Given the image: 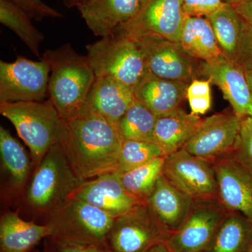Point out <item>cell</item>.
Segmentation results:
<instances>
[{"label":"cell","instance_id":"obj_1","mask_svg":"<svg viewBox=\"0 0 252 252\" xmlns=\"http://www.w3.org/2000/svg\"><path fill=\"white\" fill-rule=\"evenodd\" d=\"M123 142L117 124L88 114L68 122L61 144L73 171L86 181L117 172Z\"/></svg>","mask_w":252,"mask_h":252},{"label":"cell","instance_id":"obj_2","mask_svg":"<svg viewBox=\"0 0 252 252\" xmlns=\"http://www.w3.org/2000/svg\"><path fill=\"white\" fill-rule=\"evenodd\" d=\"M51 68L49 98L61 117L70 122L81 117L96 80L87 56L78 54L72 44L65 43L42 56Z\"/></svg>","mask_w":252,"mask_h":252},{"label":"cell","instance_id":"obj_3","mask_svg":"<svg viewBox=\"0 0 252 252\" xmlns=\"http://www.w3.org/2000/svg\"><path fill=\"white\" fill-rule=\"evenodd\" d=\"M0 114L14 125L28 146L34 170L48 151L67 137L68 122L49 98L39 102H0Z\"/></svg>","mask_w":252,"mask_h":252},{"label":"cell","instance_id":"obj_4","mask_svg":"<svg viewBox=\"0 0 252 252\" xmlns=\"http://www.w3.org/2000/svg\"><path fill=\"white\" fill-rule=\"evenodd\" d=\"M84 182L73 171L62 144H56L34 169L26 202L35 211L49 215L72 198Z\"/></svg>","mask_w":252,"mask_h":252},{"label":"cell","instance_id":"obj_5","mask_svg":"<svg viewBox=\"0 0 252 252\" xmlns=\"http://www.w3.org/2000/svg\"><path fill=\"white\" fill-rule=\"evenodd\" d=\"M96 77H107L135 91L148 74L147 63L132 38L109 36L86 46Z\"/></svg>","mask_w":252,"mask_h":252},{"label":"cell","instance_id":"obj_6","mask_svg":"<svg viewBox=\"0 0 252 252\" xmlns=\"http://www.w3.org/2000/svg\"><path fill=\"white\" fill-rule=\"evenodd\" d=\"M114 218L106 212L72 198L48 215L51 238L67 243L107 248V238Z\"/></svg>","mask_w":252,"mask_h":252},{"label":"cell","instance_id":"obj_7","mask_svg":"<svg viewBox=\"0 0 252 252\" xmlns=\"http://www.w3.org/2000/svg\"><path fill=\"white\" fill-rule=\"evenodd\" d=\"M170 235L148 203L143 202L114 219L107 235V248L110 252H144L166 242Z\"/></svg>","mask_w":252,"mask_h":252},{"label":"cell","instance_id":"obj_8","mask_svg":"<svg viewBox=\"0 0 252 252\" xmlns=\"http://www.w3.org/2000/svg\"><path fill=\"white\" fill-rule=\"evenodd\" d=\"M50 72L49 64L42 58L34 61L18 56L14 62L0 61V102L45 100Z\"/></svg>","mask_w":252,"mask_h":252},{"label":"cell","instance_id":"obj_9","mask_svg":"<svg viewBox=\"0 0 252 252\" xmlns=\"http://www.w3.org/2000/svg\"><path fill=\"white\" fill-rule=\"evenodd\" d=\"M163 175L194 201L219 200L212 162L184 149L165 157Z\"/></svg>","mask_w":252,"mask_h":252},{"label":"cell","instance_id":"obj_10","mask_svg":"<svg viewBox=\"0 0 252 252\" xmlns=\"http://www.w3.org/2000/svg\"><path fill=\"white\" fill-rule=\"evenodd\" d=\"M228 210L219 200L194 201L182 225L167 240L174 252H202L208 246Z\"/></svg>","mask_w":252,"mask_h":252},{"label":"cell","instance_id":"obj_11","mask_svg":"<svg viewBox=\"0 0 252 252\" xmlns=\"http://www.w3.org/2000/svg\"><path fill=\"white\" fill-rule=\"evenodd\" d=\"M185 16L182 0H147L140 12L112 36H156L180 44Z\"/></svg>","mask_w":252,"mask_h":252},{"label":"cell","instance_id":"obj_12","mask_svg":"<svg viewBox=\"0 0 252 252\" xmlns=\"http://www.w3.org/2000/svg\"><path fill=\"white\" fill-rule=\"evenodd\" d=\"M130 38L140 48L151 74L162 79L187 84H190L195 79L192 58L179 43L156 36Z\"/></svg>","mask_w":252,"mask_h":252},{"label":"cell","instance_id":"obj_13","mask_svg":"<svg viewBox=\"0 0 252 252\" xmlns=\"http://www.w3.org/2000/svg\"><path fill=\"white\" fill-rule=\"evenodd\" d=\"M240 122L241 119L234 114L220 113L207 117L182 149L211 162L228 155L238 141Z\"/></svg>","mask_w":252,"mask_h":252},{"label":"cell","instance_id":"obj_14","mask_svg":"<svg viewBox=\"0 0 252 252\" xmlns=\"http://www.w3.org/2000/svg\"><path fill=\"white\" fill-rule=\"evenodd\" d=\"M212 162L220 203L228 212L241 214L252 223V172L231 154Z\"/></svg>","mask_w":252,"mask_h":252},{"label":"cell","instance_id":"obj_15","mask_svg":"<svg viewBox=\"0 0 252 252\" xmlns=\"http://www.w3.org/2000/svg\"><path fill=\"white\" fill-rule=\"evenodd\" d=\"M200 72L220 88L235 116L241 119L252 118V94L240 65L222 56L212 62L202 63Z\"/></svg>","mask_w":252,"mask_h":252},{"label":"cell","instance_id":"obj_16","mask_svg":"<svg viewBox=\"0 0 252 252\" xmlns=\"http://www.w3.org/2000/svg\"><path fill=\"white\" fill-rule=\"evenodd\" d=\"M72 198L97 207L116 219L140 203L124 188L118 172L84 181Z\"/></svg>","mask_w":252,"mask_h":252},{"label":"cell","instance_id":"obj_17","mask_svg":"<svg viewBox=\"0 0 252 252\" xmlns=\"http://www.w3.org/2000/svg\"><path fill=\"white\" fill-rule=\"evenodd\" d=\"M147 0H86L77 8L94 35L112 36L137 16Z\"/></svg>","mask_w":252,"mask_h":252},{"label":"cell","instance_id":"obj_18","mask_svg":"<svg viewBox=\"0 0 252 252\" xmlns=\"http://www.w3.org/2000/svg\"><path fill=\"white\" fill-rule=\"evenodd\" d=\"M136 101L134 91L107 77H96L84 114H93L117 124Z\"/></svg>","mask_w":252,"mask_h":252},{"label":"cell","instance_id":"obj_19","mask_svg":"<svg viewBox=\"0 0 252 252\" xmlns=\"http://www.w3.org/2000/svg\"><path fill=\"white\" fill-rule=\"evenodd\" d=\"M189 84L162 79L149 72L136 88L134 94L136 100L160 117L180 108Z\"/></svg>","mask_w":252,"mask_h":252},{"label":"cell","instance_id":"obj_20","mask_svg":"<svg viewBox=\"0 0 252 252\" xmlns=\"http://www.w3.org/2000/svg\"><path fill=\"white\" fill-rule=\"evenodd\" d=\"M193 202V199L172 185L163 175L147 200L156 216L170 233L183 223Z\"/></svg>","mask_w":252,"mask_h":252},{"label":"cell","instance_id":"obj_21","mask_svg":"<svg viewBox=\"0 0 252 252\" xmlns=\"http://www.w3.org/2000/svg\"><path fill=\"white\" fill-rule=\"evenodd\" d=\"M203 119L178 109L158 117L154 132V142L165 156L183 148L201 125Z\"/></svg>","mask_w":252,"mask_h":252},{"label":"cell","instance_id":"obj_22","mask_svg":"<svg viewBox=\"0 0 252 252\" xmlns=\"http://www.w3.org/2000/svg\"><path fill=\"white\" fill-rule=\"evenodd\" d=\"M51 234L47 224L27 221L16 212H6L0 220V252H30Z\"/></svg>","mask_w":252,"mask_h":252},{"label":"cell","instance_id":"obj_23","mask_svg":"<svg viewBox=\"0 0 252 252\" xmlns=\"http://www.w3.org/2000/svg\"><path fill=\"white\" fill-rule=\"evenodd\" d=\"M180 45L192 59L210 63L222 56L211 23L206 18L185 16Z\"/></svg>","mask_w":252,"mask_h":252},{"label":"cell","instance_id":"obj_24","mask_svg":"<svg viewBox=\"0 0 252 252\" xmlns=\"http://www.w3.org/2000/svg\"><path fill=\"white\" fill-rule=\"evenodd\" d=\"M206 18L211 23L222 54L236 62L248 23L228 3Z\"/></svg>","mask_w":252,"mask_h":252},{"label":"cell","instance_id":"obj_25","mask_svg":"<svg viewBox=\"0 0 252 252\" xmlns=\"http://www.w3.org/2000/svg\"><path fill=\"white\" fill-rule=\"evenodd\" d=\"M252 242V222L241 214L228 212L202 252H249Z\"/></svg>","mask_w":252,"mask_h":252},{"label":"cell","instance_id":"obj_26","mask_svg":"<svg viewBox=\"0 0 252 252\" xmlns=\"http://www.w3.org/2000/svg\"><path fill=\"white\" fill-rule=\"evenodd\" d=\"M0 155L13 187L21 190L27 183L32 163L22 144L2 126L0 127Z\"/></svg>","mask_w":252,"mask_h":252},{"label":"cell","instance_id":"obj_27","mask_svg":"<svg viewBox=\"0 0 252 252\" xmlns=\"http://www.w3.org/2000/svg\"><path fill=\"white\" fill-rule=\"evenodd\" d=\"M32 19L21 8L6 0H0V22L16 33L30 51L41 59L39 45L45 36L34 27Z\"/></svg>","mask_w":252,"mask_h":252},{"label":"cell","instance_id":"obj_28","mask_svg":"<svg viewBox=\"0 0 252 252\" xmlns=\"http://www.w3.org/2000/svg\"><path fill=\"white\" fill-rule=\"evenodd\" d=\"M165 157L157 158L144 165L119 173L126 190L140 202H147L158 181L163 175Z\"/></svg>","mask_w":252,"mask_h":252},{"label":"cell","instance_id":"obj_29","mask_svg":"<svg viewBox=\"0 0 252 252\" xmlns=\"http://www.w3.org/2000/svg\"><path fill=\"white\" fill-rule=\"evenodd\" d=\"M157 118L146 106L136 100L118 122L123 140L154 142Z\"/></svg>","mask_w":252,"mask_h":252},{"label":"cell","instance_id":"obj_30","mask_svg":"<svg viewBox=\"0 0 252 252\" xmlns=\"http://www.w3.org/2000/svg\"><path fill=\"white\" fill-rule=\"evenodd\" d=\"M161 157H165V154L154 142L124 140L117 172L122 173L128 171Z\"/></svg>","mask_w":252,"mask_h":252},{"label":"cell","instance_id":"obj_31","mask_svg":"<svg viewBox=\"0 0 252 252\" xmlns=\"http://www.w3.org/2000/svg\"><path fill=\"white\" fill-rule=\"evenodd\" d=\"M211 81L209 79H194L190 81L186 91L190 114L204 115L212 107Z\"/></svg>","mask_w":252,"mask_h":252},{"label":"cell","instance_id":"obj_32","mask_svg":"<svg viewBox=\"0 0 252 252\" xmlns=\"http://www.w3.org/2000/svg\"><path fill=\"white\" fill-rule=\"evenodd\" d=\"M231 154L239 162L252 172V117L241 119L238 141Z\"/></svg>","mask_w":252,"mask_h":252},{"label":"cell","instance_id":"obj_33","mask_svg":"<svg viewBox=\"0 0 252 252\" xmlns=\"http://www.w3.org/2000/svg\"><path fill=\"white\" fill-rule=\"evenodd\" d=\"M226 4L224 0H182V10L185 16L207 18Z\"/></svg>","mask_w":252,"mask_h":252},{"label":"cell","instance_id":"obj_34","mask_svg":"<svg viewBox=\"0 0 252 252\" xmlns=\"http://www.w3.org/2000/svg\"><path fill=\"white\" fill-rule=\"evenodd\" d=\"M21 8L32 19L40 21L44 18L62 17L57 10L45 4L43 0H6Z\"/></svg>","mask_w":252,"mask_h":252},{"label":"cell","instance_id":"obj_35","mask_svg":"<svg viewBox=\"0 0 252 252\" xmlns=\"http://www.w3.org/2000/svg\"><path fill=\"white\" fill-rule=\"evenodd\" d=\"M42 252H110L105 247L67 243L48 237L44 239Z\"/></svg>","mask_w":252,"mask_h":252},{"label":"cell","instance_id":"obj_36","mask_svg":"<svg viewBox=\"0 0 252 252\" xmlns=\"http://www.w3.org/2000/svg\"><path fill=\"white\" fill-rule=\"evenodd\" d=\"M245 72L252 70V26L247 25L236 62Z\"/></svg>","mask_w":252,"mask_h":252},{"label":"cell","instance_id":"obj_37","mask_svg":"<svg viewBox=\"0 0 252 252\" xmlns=\"http://www.w3.org/2000/svg\"><path fill=\"white\" fill-rule=\"evenodd\" d=\"M232 5L244 21L252 26V0H240Z\"/></svg>","mask_w":252,"mask_h":252},{"label":"cell","instance_id":"obj_38","mask_svg":"<svg viewBox=\"0 0 252 252\" xmlns=\"http://www.w3.org/2000/svg\"><path fill=\"white\" fill-rule=\"evenodd\" d=\"M144 252H174L171 248L169 247L167 242L157 244L152 248L146 250Z\"/></svg>","mask_w":252,"mask_h":252},{"label":"cell","instance_id":"obj_39","mask_svg":"<svg viewBox=\"0 0 252 252\" xmlns=\"http://www.w3.org/2000/svg\"><path fill=\"white\" fill-rule=\"evenodd\" d=\"M86 0H63L64 6L67 8L79 7L84 4Z\"/></svg>","mask_w":252,"mask_h":252},{"label":"cell","instance_id":"obj_40","mask_svg":"<svg viewBox=\"0 0 252 252\" xmlns=\"http://www.w3.org/2000/svg\"><path fill=\"white\" fill-rule=\"evenodd\" d=\"M245 74H246L247 80H248L249 86H250L252 94V70L245 72Z\"/></svg>","mask_w":252,"mask_h":252},{"label":"cell","instance_id":"obj_41","mask_svg":"<svg viewBox=\"0 0 252 252\" xmlns=\"http://www.w3.org/2000/svg\"><path fill=\"white\" fill-rule=\"evenodd\" d=\"M224 1L225 2L228 3V4H235V3L238 2L240 0H224Z\"/></svg>","mask_w":252,"mask_h":252},{"label":"cell","instance_id":"obj_42","mask_svg":"<svg viewBox=\"0 0 252 252\" xmlns=\"http://www.w3.org/2000/svg\"><path fill=\"white\" fill-rule=\"evenodd\" d=\"M252 252V242L251 247H250V252Z\"/></svg>","mask_w":252,"mask_h":252}]
</instances>
